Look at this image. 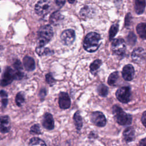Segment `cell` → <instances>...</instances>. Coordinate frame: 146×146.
Here are the masks:
<instances>
[{
	"instance_id": "18",
	"label": "cell",
	"mask_w": 146,
	"mask_h": 146,
	"mask_svg": "<svg viewBox=\"0 0 146 146\" xmlns=\"http://www.w3.org/2000/svg\"><path fill=\"white\" fill-rule=\"evenodd\" d=\"M14 67L15 69V71H14L15 79H22L23 75V73L22 72V65L21 64V62L19 60H15V62L14 63Z\"/></svg>"
},
{
	"instance_id": "12",
	"label": "cell",
	"mask_w": 146,
	"mask_h": 146,
	"mask_svg": "<svg viewBox=\"0 0 146 146\" xmlns=\"http://www.w3.org/2000/svg\"><path fill=\"white\" fill-rule=\"evenodd\" d=\"M135 70L132 64H128L125 65L122 70V76L124 80L130 81L133 78Z\"/></svg>"
},
{
	"instance_id": "3",
	"label": "cell",
	"mask_w": 146,
	"mask_h": 146,
	"mask_svg": "<svg viewBox=\"0 0 146 146\" xmlns=\"http://www.w3.org/2000/svg\"><path fill=\"white\" fill-rule=\"evenodd\" d=\"M53 30L49 25H43L40 27L38 31V46H44L53 36Z\"/></svg>"
},
{
	"instance_id": "36",
	"label": "cell",
	"mask_w": 146,
	"mask_h": 146,
	"mask_svg": "<svg viewBox=\"0 0 146 146\" xmlns=\"http://www.w3.org/2000/svg\"><path fill=\"white\" fill-rule=\"evenodd\" d=\"M56 5L60 7H62L64 5V4L65 3V1H55Z\"/></svg>"
},
{
	"instance_id": "8",
	"label": "cell",
	"mask_w": 146,
	"mask_h": 146,
	"mask_svg": "<svg viewBox=\"0 0 146 146\" xmlns=\"http://www.w3.org/2000/svg\"><path fill=\"white\" fill-rule=\"evenodd\" d=\"M15 79V72L10 67H7L3 73L2 78L0 82V84L3 86L10 84L13 80Z\"/></svg>"
},
{
	"instance_id": "31",
	"label": "cell",
	"mask_w": 146,
	"mask_h": 146,
	"mask_svg": "<svg viewBox=\"0 0 146 146\" xmlns=\"http://www.w3.org/2000/svg\"><path fill=\"white\" fill-rule=\"evenodd\" d=\"M46 80L47 83L51 86H53L55 83V80L51 73H48L46 75Z\"/></svg>"
},
{
	"instance_id": "32",
	"label": "cell",
	"mask_w": 146,
	"mask_h": 146,
	"mask_svg": "<svg viewBox=\"0 0 146 146\" xmlns=\"http://www.w3.org/2000/svg\"><path fill=\"white\" fill-rule=\"evenodd\" d=\"M30 132L31 134H40L41 132H40L39 125L38 124L33 125L30 128Z\"/></svg>"
},
{
	"instance_id": "27",
	"label": "cell",
	"mask_w": 146,
	"mask_h": 146,
	"mask_svg": "<svg viewBox=\"0 0 146 146\" xmlns=\"http://www.w3.org/2000/svg\"><path fill=\"white\" fill-rule=\"evenodd\" d=\"M102 62L100 59H96L91 64L90 66V71L91 73L94 74L95 73L98 68L100 67V66L102 65Z\"/></svg>"
},
{
	"instance_id": "11",
	"label": "cell",
	"mask_w": 146,
	"mask_h": 146,
	"mask_svg": "<svg viewBox=\"0 0 146 146\" xmlns=\"http://www.w3.org/2000/svg\"><path fill=\"white\" fill-rule=\"evenodd\" d=\"M59 105L62 109H67L70 107L71 100L67 93L61 92L59 94Z\"/></svg>"
},
{
	"instance_id": "9",
	"label": "cell",
	"mask_w": 146,
	"mask_h": 146,
	"mask_svg": "<svg viewBox=\"0 0 146 146\" xmlns=\"http://www.w3.org/2000/svg\"><path fill=\"white\" fill-rule=\"evenodd\" d=\"M132 60L138 64L143 63L145 59V52L142 47H137L133 50L131 54Z\"/></svg>"
},
{
	"instance_id": "2",
	"label": "cell",
	"mask_w": 146,
	"mask_h": 146,
	"mask_svg": "<svg viewBox=\"0 0 146 146\" xmlns=\"http://www.w3.org/2000/svg\"><path fill=\"white\" fill-rule=\"evenodd\" d=\"M112 113L117 123L121 125H129L132 123V116L125 113L119 106L114 105L112 107Z\"/></svg>"
},
{
	"instance_id": "37",
	"label": "cell",
	"mask_w": 146,
	"mask_h": 146,
	"mask_svg": "<svg viewBox=\"0 0 146 146\" xmlns=\"http://www.w3.org/2000/svg\"><path fill=\"white\" fill-rule=\"evenodd\" d=\"M139 146H146V139H145V138H144V139H141V140H140Z\"/></svg>"
},
{
	"instance_id": "38",
	"label": "cell",
	"mask_w": 146,
	"mask_h": 146,
	"mask_svg": "<svg viewBox=\"0 0 146 146\" xmlns=\"http://www.w3.org/2000/svg\"><path fill=\"white\" fill-rule=\"evenodd\" d=\"M68 2H69V3H74V1H69Z\"/></svg>"
},
{
	"instance_id": "19",
	"label": "cell",
	"mask_w": 146,
	"mask_h": 146,
	"mask_svg": "<svg viewBox=\"0 0 146 146\" xmlns=\"http://www.w3.org/2000/svg\"><path fill=\"white\" fill-rule=\"evenodd\" d=\"M74 120L76 128L78 131H80L83 126L82 118L80 115L79 111H76L74 115Z\"/></svg>"
},
{
	"instance_id": "28",
	"label": "cell",
	"mask_w": 146,
	"mask_h": 146,
	"mask_svg": "<svg viewBox=\"0 0 146 146\" xmlns=\"http://www.w3.org/2000/svg\"><path fill=\"white\" fill-rule=\"evenodd\" d=\"M97 91L100 96L104 97V96H106L108 94V88L106 85L103 84H101L98 86Z\"/></svg>"
},
{
	"instance_id": "40",
	"label": "cell",
	"mask_w": 146,
	"mask_h": 146,
	"mask_svg": "<svg viewBox=\"0 0 146 146\" xmlns=\"http://www.w3.org/2000/svg\"><path fill=\"white\" fill-rule=\"evenodd\" d=\"M0 48H1V47H0Z\"/></svg>"
},
{
	"instance_id": "6",
	"label": "cell",
	"mask_w": 146,
	"mask_h": 146,
	"mask_svg": "<svg viewBox=\"0 0 146 146\" xmlns=\"http://www.w3.org/2000/svg\"><path fill=\"white\" fill-rule=\"evenodd\" d=\"M116 98L123 103H127L131 98V90L129 87H122L116 92Z\"/></svg>"
},
{
	"instance_id": "13",
	"label": "cell",
	"mask_w": 146,
	"mask_h": 146,
	"mask_svg": "<svg viewBox=\"0 0 146 146\" xmlns=\"http://www.w3.org/2000/svg\"><path fill=\"white\" fill-rule=\"evenodd\" d=\"M42 125L47 129L51 130L54 128V121L52 115L50 113H46L43 116Z\"/></svg>"
},
{
	"instance_id": "15",
	"label": "cell",
	"mask_w": 146,
	"mask_h": 146,
	"mask_svg": "<svg viewBox=\"0 0 146 146\" xmlns=\"http://www.w3.org/2000/svg\"><path fill=\"white\" fill-rule=\"evenodd\" d=\"M124 140L127 142H131L135 139V130L133 127H129L127 128L123 133Z\"/></svg>"
},
{
	"instance_id": "21",
	"label": "cell",
	"mask_w": 146,
	"mask_h": 146,
	"mask_svg": "<svg viewBox=\"0 0 146 146\" xmlns=\"http://www.w3.org/2000/svg\"><path fill=\"white\" fill-rule=\"evenodd\" d=\"M93 9L90 6H85L80 11V14L83 17H91L94 14Z\"/></svg>"
},
{
	"instance_id": "14",
	"label": "cell",
	"mask_w": 146,
	"mask_h": 146,
	"mask_svg": "<svg viewBox=\"0 0 146 146\" xmlns=\"http://www.w3.org/2000/svg\"><path fill=\"white\" fill-rule=\"evenodd\" d=\"M10 129V118L8 116H2L0 117V131L2 133H7Z\"/></svg>"
},
{
	"instance_id": "17",
	"label": "cell",
	"mask_w": 146,
	"mask_h": 146,
	"mask_svg": "<svg viewBox=\"0 0 146 146\" xmlns=\"http://www.w3.org/2000/svg\"><path fill=\"white\" fill-rule=\"evenodd\" d=\"M63 19V17L59 11L53 12L50 17V22L53 25H57Z\"/></svg>"
},
{
	"instance_id": "23",
	"label": "cell",
	"mask_w": 146,
	"mask_h": 146,
	"mask_svg": "<svg viewBox=\"0 0 146 146\" xmlns=\"http://www.w3.org/2000/svg\"><path fill=\"white\" fill-rule=\"evenodd\" d=\"M145 26L146 25L145 23H140L136 26V31L137 34L141 38L144 39L145 38Z\"/></svg>"
},
{
	"instance_id": "4",
	"label": "cell",
	"mask_w": 146,
	"mask_h": 146,
	"mask_svg": "<svg viewBox=\"0 0 146 146\" xmlns=\"http://www.w3.org/2000/svg\"><path fill=\"white\" fill-rule=\"evenodd\" d=\"M111 48L115 55L123 56L126 50L125 42L121 38L115 39L112 42Z\"/></svg>"
},
{
	"instance_id": "34",
	"label": "cell",
	"mask_w": 146,
	"mask_h": 146,
	"mask_svg": "<svg viewBox=\"0 0 146 146\" xmlns=\"http://www.w3.org/2000/svg\"><path fill=\"white\" fill-rule=\"evenodd\" d=\"M46 95V90L45 88H43L40 90V93H39V96L41 98H44V96Z\"/></svg>"
},
{
	"instance_id": "5",
	"label": "cell",
	"mask_w": 146,
	"mask_h": 146,
	"mask_svg": "<svg viewBox=\"0 0 146 146\" xmlns=\"http://www.w3.org/2000/svg\"><path fill=\"white\" fill-rule=\"evenodd\" d=\"M51 2L50 1L42 0L38 1L35 6V11L36 13L41 17L47 15L50 11Z\"/></svg>"
},
{
	"instance_id": "33",
	"label": "cell",
	"mask_w": 146,
	"mask_h": 146,
	"mask_svg": "<svg viewBox=\"0 0 146 146\" xmlns=\"http://www.w3.org/2000/svg\"><path fill=\"white\" fill-rule=\"evenodd\" d=\"M132 15L131 14V13H127V14L125 16V27H128L131 23V21H132Z\"/></svg>"
},
{
	"instance_id": "24",
	"label": "cell",
	"mask_w": 146,
	"mask_h": 146,
	"mask_svg": "<svg viewBox=\"0 0 146 146\" xmlns=\"http://www.w3.org/2000/svg\"><path fill=\"white\" fill-rule=\"evenodd\" d=\"M36 52L39 56H43L51 54V51L48 48L44 47V46H38L36 48Z\"/></svg>"
},
{
	"instance_id": "35",
	"label": "cell",
	"mask_w": 146,
	"mask_h": 146,
	"mask_svg": "<svg viewBox=\"0 0 146 146\" xmlns=\"http://www.w3.org/2000/svg\"><path fill=\"white\" fill-rule=\"evenodd\" d=\"M141 121L143 123V124L144 127H145V122H146V115H145V111H144L143 113V115L141 116Z\"/></svg>"
},
{
	"instance_id": "1",
	"label": "cell",
	"mask_w": 146,
	"mask_h": 146,
	"mask_svg": "<svg viewBox=\"0 0 146 146\" xmlns=\"http://www.w3.org/2000/svg\"><path fill=\"white\" fill-rule=\"evenodd\" d=\"M100 35L95 32L87 34L83 41L84 49L89 52L96 51L100 45Z\"/></svg>"
},
{
	"instance_id": "30",
	"label": "cell",
	"mask_w": 146,
	"mask_h": 146,
	"mask_svg": "<svg viewBox=\"0 0 146 146\" xmlns=\"http://www.w3.org/2000/svg\"><path fill=\"white\" fill-rule=\"evenodd\" d=\"M127 39L128 44L131 45H133L135 43L136 41V36L133 33H130L128 35L127 37Z\"/></svg>"
},
{
	"instance_id": "20",
	"label": "cell",
	"mask_w": 146,
	"mask_h": 146,
	"mask_svg": "<svg viewBox=\"0 0 146 146\" xmlns=\"http://www.w3.org/2000/svg\"><path fill=\"white\" fill-rule=\"evenodd\" d=\"M145 1H136L135 5V11L137 14H141L145 9Z\"/></svg>"
},
{
	"instance_id": "16",
	"label": "cell",
	"mask_w": 146,
	"mask_h": 146,
	"mask_svg": "<svg viewBox=\"0 0 146 146\" xmlns=\"http://www.w3.org/2000/svg\"><path fill=\"white\" fill-rule=\"evenodd\" d=\"M23 66L27 71H33L35 68V64L34 60L30 56H26L24 57L23 60Z\"/></svg>"
},
{
	"instance_id": "10",
	"label": "cell",
	"mask_w": 146,
	"mask_h": 146,
	"mask_svg": "<svg viewBox=\"0 0 146 146\" xmlns=\"http://www.w3.org/2000/svg\"><path fill=\"white\" fill-rule=\"evenodd\" d=\"M60 38L62 42L67 45L70 46L74 42L75 38V33L72 29H67L64 30L61 35Z\"/></svg>"
},
{
	"instance_id": "7",
	"label": "cell",
	"mask_w": 146,
	"mask_h": 146,
	"mask_svg": "<svg viewBox=\"0 0 146 146\" xmlns=\"http://www.w3.org/2000/svg\"><path fill=\"white\" fill-rule=\"evenodd\" d=\"M91 121L95 125L103 127L106 124V118L104 114L100 111H95L91 114Z\"/></svg>"
},
{
	"instance_id": "39",
	"label": "cell",
	"mask_w": 146,
	"mask_h": 146,
	"mask_svg": "<svg viewBox=\"0 0 146 146\" xmlns=\"http://www.w3.org/2000/svg\"><path fill=\"white\" fill-rule=\"evenodd\" d=\"M0 72H1V70H0Z\"/></svg>"
},
{
	"instance_id": "25",
	"label": "cell",
	"mask_w": 146,
	"mask_h": 146,
	"mask_svg": "<svg viewBox=\"0 0 146 146\" xmlns=\"http://www.w3.org/2000/svg\"><path fill=\"white\" fill-rule=\"evenodd\" d=\"M119 73L117 71L112 72L108 78V83L110 86H115L119 78Z\"/></svg>"
},
{
	"instance_id": "26",
	"label": "cell",
	"mask_w": 146,
	"mask_h": 146,
	"mask_svg": "<svg viewBox=\"0 0 146 146\" xmlns=\"http://www.w3.org/2000/svg\"><path fill=\"white\" fill-rule=\"evenodd\" d=\"M118 30H119V25L117 23L113 24L111 26L110 29L109 30V39H110V40L111 41V40H113L115 36L117 34V33L118 31Z\"/></svg>"
},
{
	"instance_id": "22",
	"label": "cell",
	"mask_w": 146,
	"mask_h": 146,
	"mask_svg": "<svg viewBox=\"0 0 146 146\" xmlns=\"http://www.w3.org/2000/svg\"><path fill=\"white\" fill-rule=\"evenodd\" d=\"M29 146H46V145L43 140L39 137H34L30 139Z\"/></svg>"
},
{
	"instance_id": "29",
	"label": "cell",
	"mask_w": 146,
	"mask_h": 146,
	"mask_svg": "<svg viewBox=\"0 0 146 146\" xmlns=\"http://www.w3.org/2000/svg\"><path fill=\"white\" fill-rule=\"evenodd\" d=\"M15 102L18 106L21 107L23 105L25 102V96L23 92H18L15 97Z\"/></svg>"
}]
</instances>
